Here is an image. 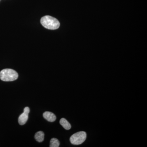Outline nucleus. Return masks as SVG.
Wrapping results in <instances>:
<instances>
[{
    "label": "nucleus",
    "instance_id": "1",
    "mask_svg": "<svg viewBox=\"0 0 147 147\" xmlns=\"http://www.w3.org/2000/svg\"><path fill=\"white\" fill-rule=\"evenodd\" d=\"M40 23L44 28L49 30H56L60 26V23L57 19L50 16L42 17L40 20Z\"/></svg>",
    "mask_w": 147,
    "mask_h": 147
},
{
    "label": "nucleus",
    "instance_id": "2",
    "mask_svg": "<svg viewBox=\"0 0 147 147\" xmlns=\"http://www.w3.org/2000/svg\"><path fill=\"white\" fill-rule=\"evenodd\" d=\"M18 74L11 69H5L0 72V79L4 82H12L18 79Z\"/></svg>",
    "mask_w": 147,
    "mask_h": 147
},
{
    "label": "nucleus",
    "instance_id": "3",
    "mask_svg": "<svg viewBox=\"0 0 147 147\" xmlns=\"http://www.w3.org/2000/svg\"><path fill=\"white\" fill-rule=\"evenodd\" d=\"M87 134L86 132L80 131L73 134L70 137V142L71 144L74 145L81 144L86 139Z\"/></svg>",
    "mask_w": 147,
    "mask_h": 147
},
{
    "label": "nucleus",
    "instance_id": "4",
    "mask_svg": "<svg viewBox=\"0 0 147 147\" xmlns=\"http://www.w3.org/2000/svg\"><path fill=\"white\" fill-rule=\"evenodd\" d=\"M30 109L29 107H26L24 109V113L21 114L18 118V123L20 125H24L26 124L28 119L29 113Z\"/></svg>",
    "mask_w": 147,
    "mask_h": 147
},
{
    "label": "nucleus",
    "instance_id": "5",
    "mask_svg": "<svg viewBox=\"0 0 147 147\" xmlns=\"http://www.w3.org/2000/svg\"><path fill=\"white\" fill-rule=\"evenodd\" d=\"M43 117L48 121L53 122L56 120V116L54 113L50 112H45L43 113Z\"/></svg>",
    "mask_w": 147,
    "mask_h": 147
},
{
    "label": "nucleus",
    "instance_id": "6",
    "mask_svg": "<svg viewBox=\"0 0 147 147\" xmlns=\"http://www.w3.org/2000/svg\"><path fill=\"white\" fill-rule=\"evenodd\" d=\"M60 123L64 128L66 130H69L71 128V125L69 123L68 121L65 118L61 119L60 121Z\"/></svg>",
    "mask_w": 147,
    "mask_h": 147
},
{
    "label": "nucleus",
    "instance_id": "7",
    "mask_svg": "<svg viewBox=\"0 0 147 147\" xmlns=\"http://www.w3.org/2000/svg\"><path fill=\"white\" fill-rule=\"evenodd\" d=\"M35 139L37 142H42L44 139V134L43 131H39L37 132L34 136Z\"/></svg>",
    "mask_w": 147,
    "mask_h": 147
},
{
    "label": "nucleus",
    "instance_id": "8",
    "mask_svg": "<svg viewBox=\"0 0 147 147\" xmlns=\"http://www.w3.org/2000/svg\"><path fill=\"white\" fill-rule=\"evenodd\" d=\"M60 142L56 138H53L50 140V147H58L59 146Z\"/></svg>",
    "mask_w": 147,
    "mask_h": 147
}]
</instances>
